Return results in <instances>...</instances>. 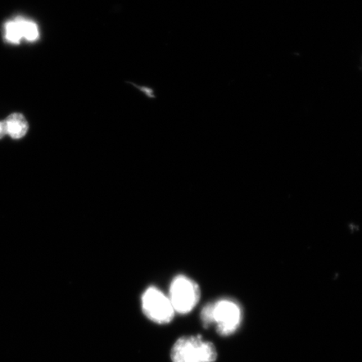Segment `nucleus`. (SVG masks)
Masks as SVG:
<instances>
[{"label":"nucleus","mask_w":362,"mask_h":362,"mask_svg":"<svg viewBox=\"0 0 362 362\" xmlns=\"http://www.w3.org/2000/svg\"><path fill=\"white\" fill-rule=\"evenodd\" d=\"M201 317L206 327L216 324L217 332L221 336H229L240 327L242 311L236 302L221 300L204 307Z\"/></svg>","instance_id":"f257e3e1"},{"label":"nucleus","mask_w":362,"mask_h":362,"mask_svg":"<svg viewBox=\"0 0 362 362\" xmlns=\"http://www.w3.org/2000/svg\"><path fill=\"white\" fill-rule=\"evenodd\" d=\"M170 356L172 362H214L217 352L214 344L201 336L184 337L176 341Z\"/></svg>","instance_id":"f03ea898"},{"label":"nucleus","mask_w":362,"mask_h":362,"mask_svg":"<svg viewBox=\"0 0 362 362\" xmlns=\"http://www.w3.org/2000/svg\"><path fill=\"white\" fill-rule=\"evenodd\" d=\"M169 298L175 311L188 314L200 301L201 289L191 279L179 275L170 284Z\"/></svg>","instance_id":"7ed1b4c3"},{"label":"nucleus","mask_w":362,"mask_h":362,"mask_svg":"<svg viewBox=\"0 0 362 362\" xmlns=\"http://www.w3.org/2000/svg\"><path fill=\"white\" fill-rule=\"evenodd\" d=\"M142 310L147 318L158 324H168L175 310L170 298L156 287H149L142 296Z\"/></svg>","instance_id":"20e7f679"},{"label":"nucleus","mask_w":362,"mask_h":362,"mask_svg":"<svg viewBox=\"0 0 362 362\" xmlns=\"http://www.w3.org/2000/svg\"><path fill=\"white\" fill-rule=\"evenodd\" d=\"M6 126L7 134L13 139H21L24 137L28 131V124L25 117L21 113H13L4 121Z\"/></svg>","instance_id":"39448f33"},{"label":"nucleus","mask_w":362,"mask_h":362,"mask_svg":"<svg viewBox=\"0 0 362 362\" xmlns=\"http://www.w3.org/2000/svg\"><path fill=\"white\" fill-rule=\"evenodd\" d=\"M19 25L22 39L25 38L29 42H35L39 38V29L35 22L25 19V18L18 17L16 19Z\"/></svg>","instance_id":"423d86ee"},{"label":"nucleus","mask_w":362,"mask_h":362,"mask_svg":"<svg viewBox=\"0 0 362 362\" xmlns=\"http://www.w3.org/2000/svg\"><path fill=\"white\" fill-rule=\"evenodd\" d=\"M4 35L8 42L19 44L22 39L19 25L16 20L6 23L4 25Z\"/></svg>","instance_id":"0eeeda50"},{"label":"nucleus","mask_w":362,"mask_h":362,"mask_svg":"<svg viewBox=\"0 0 362 362\" xmlns=\"http://www.w3.org/2000/svg\"><path fill=\"white\" fill-rule=\"evenodd\" d=\"M7 134L6 123L0 122V139H2L4 135Z\"/></svg>","instance_id":"6e6552de"}]
</instances>
